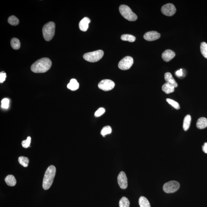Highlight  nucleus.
<instances>
[{"label": "nucleus", "instance_id": "f257e3e1", "mask_svg": "<svg viewBox=\"0 0 207 207\" xmlns=\"http://www.w3.org/2000/svg\"><path fill=\"white\" fill-rule=\"evenodd\" d=\"M52 62L47 58H42L33 63L31 67L32 72L35 73H44L51 68Z\"/></svg>", "mask_w": 207, "mask_h": 207}, {"label": "nucleus", "instance_id": "f03ea898", "mask_svg": "<svg viewBox=\"0 0 207 207\" xmlns=\"http://www.w3.org/2000/svg\"><path fill=\"white\" fill-rule=\"evenodd\" d=\"M56 172L54 166H50L45 171L43 182V187L45 190H48L51 187L54 180Z\"/></svg>", "mask_w": 207, "mask_h": 207}, {"label": "nucleus", "instance_id": "7ed1b4c3", "mask_svg": "<svg viewBox=\"0 0 207 207\" xmlns=\"http://www.w3.org/2000/svg\"><path fill=\"white\" fill-rule=\"evenodd\" d=\"M55 24L54 22H50L45 24L43 27V37L46 41H50L53 38L55 33Z\"/></svg>", "mask_w": 207, "mask_h": 207}, {"label": "nucleus", "instance_id": "20e7f679", "mask_svg": "<svg viewBox=\"0 0 207 207\" xmlns=\"http://www.w3.org/2000/svg\"><path fill=\"white\" fill-rule=\"evenodd\" d=\"M120 12L124 18L130 21L137 20V16L134 13L130 8L125 5H122L119 8Z\"/></svg>", "mask_w": 207, "mask_h": 207}, {"label": "nucleus", "instance_id": "39448f33", "mask_svg": "<svg viewBox=\"0 0 207 207\" xmlns=\"http://www.w3.org/2000/svg\"><path fill=\"white\" fill-rule=\"evenodd\" d=\"M103 51L102 50L91 52L84 55L83 58L86 60L90 62H96L99 61L103 57Z\"/></svg>", "mask_w": 207, "mask_h": 207}, {"label": "nucleus", "instance_id": "423d86ee", "mask_svg": "<svg viewBox=\"0 0 207 207\" xmlns=\"http://www.w3.org/2000/svg\"><path fill=\"white\" fill-rule=\"evenodd\" d=\"M180 187L178 182L176 181H171L165 183L163 186V190L167 193H173L178 191Z\"/></svg>", "mask_w": 207, "mask_h": 207}, {"label": "nucleus", "instance_id": "0eeeda50", "mask_svg": "<svg viewBox=\"0 0 207 207\" xmlns=\"http://www.w3.org/2000/svg\"><path fill=\"white\" fill-rule=\"evenodd\" d=\"M133 63V58L130 56H126L120 61L118 67L121 70H127L131 67Z\"/></svg>", "mask_w": 207, "mask_h": 207}, {"label": "nucleus", "instance_id": "6e6552de", "mask_svg": "<svg viewBox=\"0 0 207 207\" xmlns=\"http://www.w3.org/2000/svg\"><path fill=\"white\" fill-rule=\"evenodd\" d=\"M115 84L111 80H104L101 81L98 84V87L104 91H109L114 88Z\"/></svg>", "mask_w": 207, "mask_h": 207}, {"label": "nucleus", "instance_id": "1a4fd4ad", "mask_svg": "<svg viewBox=\"0 0 207 207\" xmlns=\"http://www.w3.org/2000/svg\"><path fill=\"white\" fill-rule=\"evenodd\" d=\"M161 11L165 15L171 16L175 13L176 9L174 4L169 3L162 6Z\"/></svg>", "mask_w": 207, "mask_h": 207}, {"label": "nucleus", "instance_id": "9d476101", "mask_svg": "<svg viewBox=\"0 0 207 207\" xmlns=\"http://www.w3.org/2000/svg\"><path fill=\"white\" fill-rule=\"evenodd\" d=\"M117 182L121 188L125 189L127 187L128 181L125 172L122 171L119 173L117 177Z\"/></svg>", "mask_w": 207, "mask_h": 207}, {"label": "nucleus", "instance_id": "9b49d317", "mask_svg": "<svg viewBox=\"0 0 207 207\" xmlns=\"http://www.w3.org/2000/svg\"><path fill=\"white\" fill-rule=\"evenodd\" d=\"M161 34L156 31H150L147 32L144 35V38L148 41H154L159 39Z\"/></svg>", "mask_w": 207, "mask_h": 207}, {"label": "nucleus", "instance_id": "f8f14e48", "mask_svg": "<svg viewBox=\"0 0 207 207\" xmlns=\"http://www.w3.org/2000/svg\"><path fill=\"white\" fill-rule=\"evenodd\" d=\"M175 53L170 50H166L162 53V58L165 61L169 62L174 58Z\"/></svg>", "mask_w": 207, "mask_h": 207}, {"label": "nucleus", "instance_id": "ddd939ff", "mask_svg": "<svg viewBox=\"0 0 207 207\" xmlns=\"http://www.w3.org/2000/svg\"><path fill=\"white\" fill-rule=\"evenodd\" d=\"M90 20L88 17L84 18L81 21L79 24V28L83 32L86 31L89 27V24L90 23Z\"/></svg>", "mask_w": 207, "mask_h": 207}, {"label": "nucleus", "instance_id": "4468645a", "mask_svg": "<svg viewBox=\"0 0 207 207\" xmlns=\"http://www.w3.org/2000/svg\"><path fill=\"white\" fill-rule=\"evenodd\" d=\"M165 79L166 82H168L169 84L174 86L175 88H177L178 86V84L176 82L175 80L173 77L172 74L170 73H166L165 74Z\"/></svg>", "mask_w": 207, "mask_h": 207}, {"label": "nucleus", "instance_id": "2eb2a0df", "mask_svg": "<svg viewBox=\"0 0 207 207\" xmlns=\"http://www.w3.org/2000/svg\"><path fill=\"white\" fill-rule=\"evenodd\" d=\"M196 126L199 129L206 128L207 127V119L204 117L200 118L197 121Z\"/></svg>", "mask_w": 207, "mask_h": 207}, {"label": "nucleus", "instance_id": "dca6fc26", "mask_svg": "<svg viewBox=\"0 0 207 207\" xmlns=\"http://www.w3.org/2000/svg\"><path fill=\"white\" fill-rule=\"evenodd\" d=\"M174 87L171 84L166 82L162 86V90L165 93L169 94L170 93H172L174 90Z\"/></svg>", "mask_w": 207, "mask_h": 207}, {"label": "nucleus", "instance_id": "f3484780", "mask_svg": "<svg viewBox=\"0 0 207 207\" xmlns=\"http://www.w3.org/2000/svg\"><path fill=\"white\" fill-rule=\"evenodd\" d=\"M79 84L75 79H72L67 85V88L72 90H76L79 88Z\"/></svg>", "mask_w": 207, "mask_h": 207}, {"label": "nucleus", "instance_id": "a211bd4d", "mask_svg": "<svg viewBox=\"0 0 207 207\" xmlns=\"http://www.w3.org/2000/svg\"><path fill=\"white\" fill-rule=\"evenodd\" d=\"M5 181L7 185L11 187L15 186L17 183L15 177L11 174L7 176L5 179Z\"/></svg>", "mask_w": 207, "mask_h": 207}, {"label": "nucleus", "instance_id": "6ab92c4d", "mask_svg": "<svg viewBox=\"0 0 207 207\" xmlns=\"http://www.w3.org/2000/svg\"><path fill=\"white\" fill-rule=\"evenodd\" d=\"M191 116L190 115H187L184 118L183 124V129L185 131L188 130L190 127L191 122Z\"/></svg>", "mask_w": 207, "mask_h": 207}, {"label": "nucleus", "instance_id": "aec40b11", "mask_svg": "<svg viewBox=\"0 0 207 207\" xmlns=\"http://www.w3.org/2000/svg\"><path fill=\"white\" fill-rule=\"evenodd\" d=\"M140 207H151L148 200L144 196H141L139 200Z\"/></svg>", "mask_w": 207, "mask_h": 207}, {"label": "nucleus", "instance_id": "412c9836", "mask_svg": "<svg viewBox=\"0 0 207 207\" xmlns=\"http://www.w3.org/2000/svg\"><path fill=\"white\" fill-rule=\"evenodd\" d=\"M11 46L14 50H18L20 48V42L18 38H12L11 40Z\"/></svg>", "mask_w": 207, "mask_h": 207}, {"label": "nucleus", "instance_id": "4be33fe9", "mask_svg": "<svg viewBox=\"0 0 207 207\" xmlns=\"http://www.w3.org/2000/svg\"><path fill=\"white\" fill-rule=\"evenodd\" d=\"M121 39L123 41H128L130 42H133L135 41L136 39L135 36L130 34L123 35L121 37Z\"/></svg>", "mask_w": 207, "mask_h": 207}, {"label": "nucleus", "instance_id": "5701e85b", "mask_svg": "<svg viewBox=\"0 0 207 207\" xmlns=\"http://www.w3.org/2000/svg\"><path fill=\"white\" fill-rule=\"evenodd\" d=\"M18 161L20 164L25 167L28 166L29 162V158L27 157L24 156L19 157Z\"/></svg>", "mask_w": 207, "mask_h": 207}, {"label": "nucleus", "instance_id": "b1692460", "mask_svg": "<svg viewBox=\"0 0 207 207\" xmlns=\"http://www.w3.org/2000/svg\"><path fill=\"white\" fill-rule=\"evenodd\" d=\"M119 207H129L130 202L128 198L126 197H123L120 200Z\"/></svg>", "mask_w": 207, "mask_h": 207}, {"label": "nucleus", "instance_id": "393cba45", "mask_svg": "<svg viewBox=\"0 0 207 207\" xmlns=\"http://www.w3.org/2000/svg\"><path fill=\"white\" fill-rule=\"evenodd\" d=\"M8 22L11 25L13 26H16L19 23V19L14 15L10 16L8 19Z\"/></svg>", "mask_w": 207, "mask_h": 207}, {"label": "nucleus", "instance_id": "a878e982", "mask_svg": "<svg viewBox=\"0 0 207 207\" xmlns=\"http://www.w3.org/2000/svg\"><path fill=\"white\" fill-rule=\"evenodd\" d=\"M200 50L204 57L207 59V43L205 42H202L200 45Z\"/></svg>", "mask_w": 207, "mask_h": 207}, {"label": "nucleus", "instance_id": "bb28decb", "mask_svg": "<svg viewBox=\"0 0 207 207\" xmlns=\"http://www.w3.org/2000/svg\"><path fill=\"white\" fill-rule=\"evenodd\" d=\"M112 131V129L110 126H106L103 127L101 132V134L103 136V137H105V135L108 134H110Z\"/></svg>", "mask_w": 207, "mask_h": 207}, {"label": "nucleus", "instance_id": "cd10ccee", "mask_svg": "<svg viewBox=\"0 0 207 207\" xmlns=\"http://www.w3.org/2000/svg\"><path fill=\"white\" fill-rule=\"evenodd\" d=\"M166 100L168 103H169L175 109L178 110L180 109V106H179L178 103H177V102L169 98L166 99Z\"/></svg>", "mask_w": 207, "mask_h": 207}, {"label": "nucleus", "instance_id": "c85d7f7f", "mask_svg": "<svg viewBox=\"0 0 207 207\" xmlns=\"http://www.w3.org/2000/svg\"><path fill=\"white\" fill-rule=\"evenodd\" d=\"M9 99H4L1 101V107L4 109H8L9 107Z\"/></svg>", "mask_w": 207, "mask_h": 207}, {"label": "nucleus", "instance_id": "c756f323", "mask_svg": "<svg viewBox=\"0 0 207 207\" xmlns=\"http://www.w3.org/2000/svg\"><path fill=\"white\" fill-rule=\"evenodd\" d=\"M31 141V138L30 137H27L26 140H23L22 142V147L25 148H28L30 146Z\"/></svg>", "mask_w": 207, "mask_h": 207}, {"label": "nucleus", "instance_id": "7c9ffc66", "mask_svg": "<svg viewBox=\"0 0 207 207\" xmlns=\"http://www.w3.org/2000/svg\"><path fill=\"white\" fill-rule=\"evenodd\" d=\"M105 109L104 108H101L98 109L95 113V116L96 117H99L102 115L105 112Z\"/></svg>", "mask_w": 207, "mask_h": 207}, {"label": "nucleus", "instance_id": "2f4dec72", "mask_svg": "<svg viewBox=\"0 0 207 207\" xmlns=\"http://www.w3.org/2000/svg\"><path fill=\"white\" fill-rule=\"evenodd\" d=\"M6 74L5 72H1L0 73V82L2 83L6 80Z\"/></svg>", "mask_w": 207, "mask_h": 207}, {"label": "nucleus", "instance_id": "473e14b6", "mask_svg": "<svg viewBox=\"0 0 207 207\" xmlns=\"http://www.w3.org/2000/svg\"><path fill=\"white\" fill-rule=\"evenodd\" d=\"M175 74L177 77H182L183 75V72L182 69H181L179 70H178L175 72Z\"/></svg>", "mask_w": 207, "mask_h": 207}, {"label": "nucleus", "instance_id": "72a5a7b5", "mask_svg": "<svg viewBox=\"0 0 207 207\" xmlns=\"http://www.w3.org/2000/svg\"><path fill=\"white\" fill-rule=\"evenodd\" d=\"M202 149L203 150L205 153H207V143L206 142L204 143V144L202 147Z\"/></svg>", "mask_w": 207, "mask_h": 207}]
</instances>
